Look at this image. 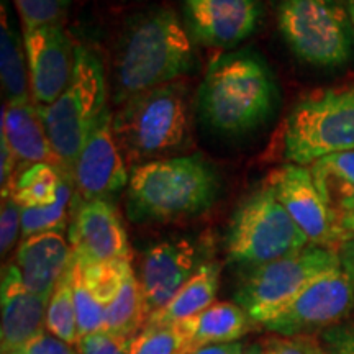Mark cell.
<instances>
[{"instance_id": "d590c367", "label": "cell", "mask_w": 354, "mask_h": 354, "mask_svg": "<svg viewBox=\"0 0 354 354\" xmlns=\"http://www.w3.org/2000/svg\"><path fill=\"white\" fill-rule=\"evenodd\" d=\"M331 351L338 354H354V326L331 328L325 335Z\"/></svg>"}, {"instance_id": "f35d334b", "label": "cell", "mask_w": 354, "mask_h": 354, "mask_svg": "<svg viewBox=\"0 0 354 354\" xmlns=\"http://www.w3.org/2000/svg\"><path fill=\"white\" fill-rule=\"evenodd\" d=\"M245 354H266V353H264V349H263V344L256 343V344H251L250 348H246Z\"/></svg>"}, {"instance_id": "484cf974", "label": "cell", "mask_w": 354, "mask_h": 354, "mask_svg": "<svg viewBox=\"0 0 354 354\" xmlns=\"http://www.w3.org/2000/svg\"><path fill=\"white\" fill-rule=\"evenodd\" d=\"M73 266V263H71ZM71 266L66 274L57 282L46 308L44 326L51 335L57 336L69 344H76L79 339L77 331V313L76 302H74L73 292V276H71Z\"/></svg>"}, {"instance_id": "ac0fdd59", "label": "cell", "mask_w": 354, "mask_h": 354, "mask_svg": "<svg viewBox=\"0 0 354 354\" xmlns=\"http://www.w3.org/2000/svg\"><path fill=\"white\" fill-rule=\"evenodd\" d=\"M48 302L28 290L19 269L10 264L2 276V354H10L44 330Z\"/></svg>"}, {"instance_id": "ba28073f", "label": "cell", "mask_w": 354, "mask_h": 354, "mask_svg": "<svg viewBox=\"0 0 354 354\" xmlns=\"http://www.w3.org/2000/svg\"><path fill=\"white\" fill-rule=\"evenodd\" d=\"M187 92L171 82L128 99L113 117V133L131 158H151L183 145L187 135Z\"/></svg>"}, {"instance_id": "4316f807", "label": "cell", "mask_w": 354, "mask_h": 354, "mask_svg": "<svg viewBox=\"0 0 354 354\" xmlns=\"http://www.w3.org/2000/svg\"><path fill=\"white\" fill-rule=\"evenodd\" d=\"M128 354H189L196 351L192 339L179 323L146 325L127 342Z\"/></svg>"}, {"instance_id": "d6a6232c", "label": "cell", "mask_w": 354, "mask_h": 354, "mask_svg": "<svg viewBox=\"0 0 354 354\" xmlns=\"http://www.w3.org/2000/svg\"><path fill=\"white\" fill-rule=\"evenodd\" d=\"M21 234V207L13 197L2 198L0 209V253L6 258Z\"/></svg>"}, {"instance_id": "e575fe53", "label": "cell", "mask_w": 354, "mask_h": 354, "mask_svg": "<svg viewBox=\"0 0 354 354\" xmlns=\"http://www.w3.org/2000/svg\"><path fill=\"white\" fill-rule=\"evenodd\" d=\"M79 354H128L127 342L107 331H97L76 343Z\"/></svg>"}, {"instance_id": "7a4b0ae2", "label": "cell", "mask_w": 354, "mask_h": 354, "mask_svg": "<svg viewBox=\"0 0 354 354\" xmlns=\"http://www.w3.org/2000/svg\"><path fill=\"white\" fill-rule=\"evenodd\" d=\"M196 64L187 30L171 8L135 17L123 33L117 56V102L176 82Z\"/></svg>"}, {"instance_id": "3957f363", "label": "cell", "mask_w": 354, "mask_h": 354, "mask_svg": "<svg viewBox=\"0 0 354 354\" xmlns=\"http://www.w3.org/2000/svg\"><path fill=\"white\" fill-rule=\"evenodd\" d=\"M218 196V177L201 156L154 159L135 167L128 183L133 221H172L209 210Z\"/></svg>"}, {"instance_id": "f546056e", "label": "cell", "mask_w": 354, "mask_h": 354, "mask_svg": "<svg viewBox=\"0 0 354 354\" xmlns=\"http://www.w3.org/2000/svg\"><path fill=\"white\" fill-rule=\"evenodd\" d=\"M81 268L84 282H86L88 290L95 295V299L104 307H107L120 290L128 271L131 269V261H113V263L91 266L81 264Z\"/></svg>"}, {"instance_id": "8fae6325", "label": "cell", "mask_w": 354, "mask_h": 354, "mask_svg": "<svg viewBox=\"0 0 354 354\" xmlns=\"http://www.w3.org/2000/svg\"><path fill=\"white\" fill-rule=\"evenodd\" d=\"M266 184L274 190L310 245L338 250L346 240L336 227L308 167L290 162L272 171Z\"/></svg>"}, {"instance_id": "60d3db41", "label": "cell", "mask_w": 354, "mask_h": 354, "mask_svg": "<svg viewBox=\"0 0 354 354\" xmlns=\"http://www.w3.org/2000/svg\"><path fill=\"white\" fill-rule=\"evenodd\" d=\"M331 354H338V353H335V351H331Z\"/></svg>"}, {"instance_id": "f1b7e54d", "label": "cell", "mask_w": 354, "mask_h": 354, "mask_svg": "<svg viewBox=\"0 0 354 354\" xmlns=\"http://www.w3.org/2000/svg\"><path fill=\"white\" fill-rule=\"evenodd\" d=\"M71 276H73L71 279H73L74 302H76L77 331L79 339H81L84 336H88L104 330L105 307L95 299V295L88 290V287L86 286L82 277V268L76 259H73Z\"/></svg>"}, {"instance_id": "ffe728a7", "label": "cell", "mask_w": 354, "mask_h": 354, "mask_svg": "<svg viewBox=\"0 0 354 354\" xmlns=\"http://www.w3.org/2000/svg\"><path fill=\"white\" fill-rule=\"evenodd\" d=\"M2 136L8 141L19 162L26 166L51 162L57 166L55 151L44 128L41 110L32 102L3 105Z\"/></svg>"}, {"instance_id": "4fadbf2b", "label": "cell", "mask_w": 354, "mask_h": 354, "mask_svg": "<svg viewBox=\"0 0 354 354\" xmlns=\"http://www.w3.org/2000/svg\"><path fill=\"white\" fill-rule=\"evenodd\" d=\"M203 263L202 245L189 236L169 238L149 246L138 276L149 315L165 307Z\"/></svg>"}, {"instance_id": "5bb4252c", "label": "cell", "mask_w": 354, "mask_h": 354, "mask_svg": "<svg viewBox=\"0 0 354 354\" xmlns=\"http://www.w3.org/2000/svg\"><path fill=\"white\" fill-rule=\"evenodd\" d=\"M73 256L82 266L131 261V248L122 216L107 198L84 201L69 227Z\"/></svg>"}, {"instance_id": "5b68a950", "label": "cell", "mask_w": 354, "mask_h": 354, "mask_svg": "<svg viewBox=\"0 0 354 354\" xmlns=\"http://www.w3.org/2000/svg\"><path fill=\"white\" fill-rule=\"evenodd\" d=\"M277 26L290 51L315 68H343L354 55L346 0H281Z\"/></svg>"}, {"instance_id": "e0dca14e", "label": "cell", "mask_w": 354, "mask_h": 354, "mask_svg": "<svg viewBox=\"0 0 354 354\" xmlns=\"http://www.w3.org/2000/svg\"><path fill=\"white\" fill-rule=\"evenodd\" d=\"M69 240L63 232H46L25 238L15 254V266L28 290L50 302L57 282L73 263Z\"/></svg>"}, {"instance_id": "d6986e66", "label": "cell", "mask_w": 354, "mask_h": 354, "mask_svg": "<svg viewBox=\"0 0 354 354\" xmlns=\"http://www.w3.org/2000/svg\"><path fill=\"white\" fill-rule=\"evenodd\" d=\"M313 180L344 238L354 234V151L322 158L310 165Z\"/></svg>"}, {"instance_id": "4dcf8cb0", "label": "cell", "mask_w": 354, "mask_h": 354, "mask_svg": "<svg viewBox=\"0 0 354 354\" xmlns=\"http://www.w3.org/2000/svg\"><path fill=\"white\" fill-rule=\"evenodd\" d=\"M21 20V30L63 25L71 0H13Z\"/></svg>"}, {"instance_id": "6da1fadb", "label": "cell", "mask_w": 354, "mask_h": 354, "mask_svg": "<svg viewBox=\"0 0 354 354\" xmlns=\"http://www.w3.org/2000/svg\"><path fill=\"white\" fill-rule=\"evenodd\" d=\"M276 79L263 57L250 51L218 56L198 91V113L216 133L245 135L276 112Z\"/></svg>"}, {"instance_id": "52a82bcc", "label": "cell", "mask_w": 354, "mask_h": 354, "mask_svg": "<svg viewBox=\"0 0 354 354\" xmlns=\"http://www.w3.org/2000/svg\"><path fill=\"white\" fill-rule=\"evenodd\" d=\"M307 246V236L268 184L241 202L227 234L230 263L251 268L287 258Z\"/></svg>"}, {"instance_id": "603a6c76", "label": "cell", "mask_w": 354, "mask_h": 354, "mask_svg": "<svg viewBox=\"0 0 354 354\" xmlns=\"http://www.w3.org/2000/svg\"><path fill=\"white\" fill-rule=\"evenodd\" d=\"M2 17H0V77L6 95V104H21L30 102V77L26 63L25 44L12 24L10 10L6 0H2Z\"/></svg>"}, {"instance_id": "8d00e7d4", "label": "cell", "mask_w": 354, "mask_h": 354, "mask_svg": "<svg viewBox=\"0 0 354 354\" xmlns=\"http://www.w3.org/2000/svg\"><path fill=\"white\" fill-rule=\"evenodd\" d=\"M246 348L241 342L233 343H216V344H207V346L197 348L196 351L189 354H245Z\"/></svg>"}, {"instance_id": "1f68e13d", "label": "cell", "mask_w": 354, "mask_h": 354, "mask_svg": "<svg viewBox=\"0 0 354 354\" xmlns=\"http://www.w3.org/2000/svg\"><path fill=\"white\" fill-rule=\"evenodd\" d=\"M266 354H326L313 335H274L261 342Z\"/></svg>"}, {"instance_id": "83f0119b", "label": "cell", "mask_w": 354, "mask_h": 354, "mask_svg": "<svg viewBox=\"0 0 354 354\" xmlns=\"http://www.w3.org/2000/svg\"><path fill=\"white\" fill-rule=\"evenodd\" d=\"M71 197H73V190L64 180L56 201L51 205L21 209V236H24V240L38 233L63 232L66 228V221H68Z\"/></svg>"}, {"instance_id": "74e56055", "label": "cell", "mask_w": 354, "mask_h": 354, "mask_svg": "<svg viewBox=\"0 0 354 354\" xmlns=\"http://www.w3.org/2000/svg\"><path fill=\"white\" fill-rule=\"evenodd\" d=\"M338 254L339 261H342V268L351 279L354 286V234L342 243V246L338 248Z\"/></svg>"}, {"instance_id": "277c9868", "label": "cell", "mask_w": 354, "mask_h": 354, "mask_svg": "<svg viewBox=\"0 0 354 354\" xmlns=\"http://www.w3.org/2000/svg\"><path fill=\"white\" fill-rule=\"evenodd\" d=\"M282 145L284 158L299 166L354 151V84L300 100L286 118Z\"/></svg>"}, {"instance_id": "2e32d148", "label": "cell", "mask_w": 354, "mask_h": 354, "mask_svg": "<svg viewBox=\"0 0 354 354\" xmlns=\"http://www.w3.org/2000/svg\"><path fill=\"white\" fill-rule=\"evenodd\" d=\"M187 25L198 41L232 48L250 38L261 19L259 0H183Z\"/></svg>"}, {"instance_id": "cb8c5ba5", "label": "cell", "mask_w": 354, "mask_h": 354, "mask_svg": "<svg viewBox=\"0 0 354 354\" xmlns=\"http://www.w3.org/2000/svg\"><path fill=\"white\" fill-rule=\"evenodd\" d=\"M148 318L149 312L146 307L143 292H141L138 277L135 276V271L131 268L118 294L105 307V320L102 331H107L123 342H128L145 328Z\"/></svg>"}, {"instance_id": "836d02e7", "label": "cell", "mask_w": 354, "mask_h": 354, "mask_svg": "<svg viewBox=\"0 0 354 354\" xmlns=\"http://www.w3.org/2000/svg\"><path fill=\"white\" fill-rule=\"evenodd\" d=\"M10 354H79V351L76 344L66 343L48 330H43Z\"/></svg>"}, {"instance_id": "30bf717a", "label": "cell", "mask_w": 354, "mask_h": 354, "mask_svg": "<svg viewBox=\"0 0 354 354\" xmlns=\"http://www.w3.org/2000/svg\"><path fill=\"white\" fill-rule=\"evenodd\" d=\"M353 308L354 286L344 269L338 268L315 279L263 325L274 335H312L344 320Z\"/></svg>"}, {"instance_id": "7c38bea8", "label": "cell", "mask_w": 354, "mask_h": 354, "mask_svg": "<svg viewBox=\"0 0 354 354\" xmlns=\"http://www.w3.org/2000/svg\"><path fill=\"white\" fill-rule=\"evenodd\" d=\"M30 92L38 107H50L68 88L76 68V50L63 25L24 30Z\"/></svg>"}, {"instance_id": "9c48e42d", "label": "cell", "mask_w": 354, "mask_h": 354, "mask_svg": "<svg viewBox=\"0 0 354 354\" xmlns=\"http://www.w3.org/2000/svg\"><path fill=\"white\" fill-rule=\"evenodd\" d=\"M338 268H342L338 250L310 245L287 258L251 268L234 300L251 320L266 323L315 279Z\"/></svg>"}, {"instance_id": "d4e9b609", "label": "cell", "mask_w": 354, "mask_h": 354, "mask_svg": "<svg viewBox=\"0 0 354 354\" xmlns=\"http://www.w3.org/2000/svg\"><path fill=\"white\" fill-rule=\"evenodd\" d=\"M64 179L59 167L51 162H37L26 166L13 180L10 197L19 202L21 209L26 207L51 205L59 194Z\"/></svg>"}, {"instance_id": "ab89813d", "label": "cell", "mask_w": 354, "mask_h": 354, "mask_svg": "<svg viewBox=\"0 0 354 354\" xmlns=\"http://www.w3.org/2000/svg\"><path fill=\"white\" fill-rule=\"evenodd\" d=\"M346 6H348V12H349V19H351L353 32H354V0H346Z\"/></svg>"}, {"instance_id": "7402d4cb", "label": "cell", "mask_w": 354, "mask_h": 354, "mask_svg": "<svg viewBox=\"0 0 354 354\" xmlns=\"http://www.w3.org/2000/svg\"><path fill=\"white\" fill-rule=\"evenodd\" d=\"M218 286L220 266L205 261L165 307L149 315L146 325H169L197 315L214 304Z\"/></svg>"}, {"instance_id": "8992f818", "label": "cell", "mask_w": 354, "mask_h": 354, "mask_svg": "<svg viewBox=\"0 0 354 354\" xmlns=\"http://www.w3.org/2000/svg\"><path fill=\"white\" fill-rule=\"evenodd\" d=\"M107 81L102 61L84 46L76 50L73 79L55 104L41 110L57 166L73 169L88 133L107 110Z\"/></svg>"}, {"instance_id": "44dd1931", "label": "cell", "mask_w": 354, "mask_h": 354, "mask_svg": "<svg viewBox=\"0 0 354 354\" xmlns=\"http://www.w3.org/2000/svg\"><path fill=\"white\" fill-rule=\"evenodd\" d=\"M177 323L197 349L207 344L240 342L254 322L236 302H214L203 312Z\"/></svg>"}, {"instance_id": "9a60e30c", "label": "cell", "mask_w": 354, "mask_h": 354, "mask_svg": "<svg viewBox=\"0 0 354 354\" xmlns=\"http://www.w3.org/2000/svg\"><path fill=\"white\" fill-rule=\"evenodd\" d=\"M74 183L84 201L107 198L130 183L122 148L113 133V117L109 109L88 133L74 162Z\"/></svg>"}]
</instances>
